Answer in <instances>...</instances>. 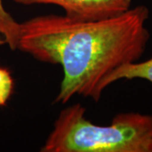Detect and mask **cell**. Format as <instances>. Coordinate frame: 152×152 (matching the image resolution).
Listing matches in <instances>:
<instances>
[{"instance_id": "obj_1", "label": "cell", "mask_w": 152, "mask_h": 152, "mask_svg": "<svg viewBox=\"0 0 152 152\" xmlns=\"http://www.w3.org/2000/svg\"><path fill=\"white\" fill-rule=\"evenodd\" d=\"M146 6L101 20H80L47 15L20 23L18 48L42 63L58 64L63 79L55 103L75 96L98 102L109 76L121 66L139 61L151 34Z\"/></svg>"}, {"instance_id": "obj_2", "label": "cell", "mask_w": 152, "mask_h": 152, "mask_svg": "<svg viewBox=\"0 0 152 152\" xmlns=\"http://www.w3.org/2000/svg\"><path fill=\"white\" fill-rule=\"evenodd\" d=\"M80 103L63 109L42 152H152V115L117 114L110 125L94 124Z\"/></svg>"}, {"instance_id": "obj_3", "label": "cell", "mask_w": 152, "mask_h": 152, "mask_svg": "<svg viewBox=\"0 0 152 152\" xmlns=\"http://www.w3.org/2000/svg\"><path fill=\"white\" fill-rule=\"evenodd\" d=\"M22 5L53 4L64 15L80 20H101L116 17L131 8L132 0H12Z\"/></svg>"}, {"instance_id": "obj_4", "label": "cell", "mask_w": 152, "mask_h": 152, "mask_svg": "<svg viewBox=\"0 0 152 152\" xmlns=\"http://www.w3.org/2000/svg\"><path fill=\"white\" fill-rule=\"evenodd\" d=\"M143 79L152 83V58L144 62H134L121 66L109 76L106 86L121 80Z\"/></svg>"}, {"instance_id": "obj_5", "label": "cell", "mask_w": 152, "mask_h": 152, "mask_svg": "<svg viewBox=\"0 0 152 152\" xmlns=\"http://www.w3.org/2000/svg\"><path fill=\"white\" fill-rule=\"evenodd\" d=\"M20 23L6 10L0 0V46H7L15 51L18 48Z\"/></svg>"}, {"instance_id": "obj_6", "label": "cell", "mask_w": 152, "mask_h": 152, "mask_svg": "<svg viewBox=\"0 0 152 152\" xmlns=\"http://www.w3.org/2000/svg\"><path fill=\"white\" fill-rule=\"evenodd\" d=\"M15 90V80L10 71L0 66V107H5Z\"/></svg>"}]
</instances>
